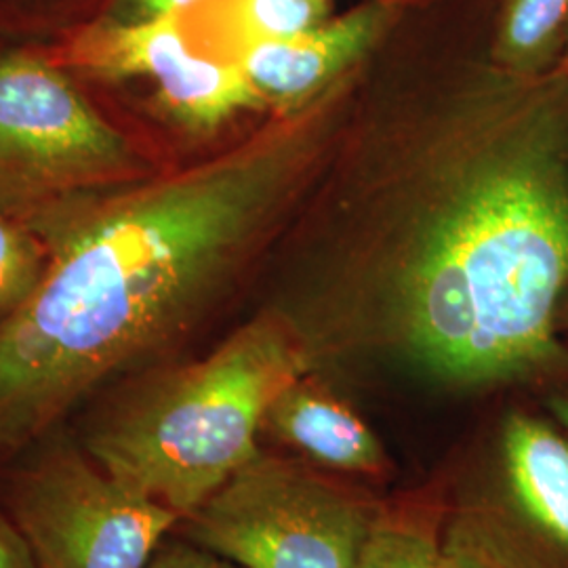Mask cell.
<instances>
[{"label": "cell", "instance_id": "1", "mask_svg": "<svg viewBox=\"0 0 568 568\" xmlns=\"http://www.w3.org/2000/svg\"><path fill=\"white\" fill-rule=\"evenodd\" d=\"M297 152L265 135L74 215L0 321V469L192 331L264 232Z\"/></svg>", "mask_w": 568, "mask_h": 568}, {"label": "cell", "instance_id": "2", "mask_svg": "<svg viewBox=\"0 0 568 568\" xmlns=\"http://www.w3.org/2000/svg\"><path fill=\"white\" fill-rule=\"evenodd\" d=\"M493 89L476 131L417 209L389 283L406 358L457 387L567 363L568 70Z\"/></svg>", "mask_w": 568, "mask_h": 568}, {"label": "cell", "instance_id": "3", "mask_svg": "<svg viewBox=\"0 0 568 568\" xmlns=\"http://www.w3.org/2000/svg\"><path fill=\"white\" fill-rule=\"evenodd\" d=\"M305 366L288 325L262 316L194 365L110 387L74 434L122 485L185 520L262 453L265 415Z\"/></svg>", "mask_w": 568, "mask_h": 568}, {"label": "cell", "instance_id": "4", "mask_svg": "<svg viewBox=\"0 0 568 568\" xmlns=\"http://www.w3.org/2000/svg\"><path fill=\"white\" fill-rule=\"evenodd\" d=\"M0 509L37 568H143L182 525L103 469L65 427L0 469Z\"/></svg>", "mask_w": 568, "mask_h": 568}, {"label": "cell", "instance_id": "5", "mask_svg": "<svg viewBox=\"0 0 568 568\" xmlns=\"http://www.w3.org/2000/svg\"><path fill=\"white\" fill-rule=\"evenodd\" d=\"M377 514L354 490L260 453L180 527L239 568H352Z\"/></svg>", "mask_w": 568, "mask_h": 568}, {"label": "cell", "instance_id": "6", "mask_svg": "<svg viewBox=\"0 0 568 568\" xmlns=\"http://www.w3.org/2000/svg\"><path fill=\"white\" fill-rule=\"evenodd\" d=\"M131 143L58 65L0 60V204L49 203L131 183Z\"/></svg>", "mask_w": 568, "mask_h": 568}, {"label": "cell", "instance_id": "7", "mask_svg": "<svg viewBox=\"0 0 568 568\" xmlns=\"http://www.w3.org/2000/svg\"><path fill=\"white\" fill-rule=\"evenodd\" d=\"M65 63L110 81L152 79L164 110L192 131H213L265 103L239 63L192 53L180 18L93 26L68 47Z\"/></svg>", "mask_w": 568, "mask_h": 568}, {"label": "cell", "instance_id": "8", "mask_svg": "<svg viewBox=\"0 0 568 568\" xmlns=\"http://www.w3.org/2000/svg\"><path fill=\"white\" fill-rule=\"evenodd\" d=\"M396 7L373 0L293 39L248 41L236 63L265 102H305L365 58L386 34Z\"/></svg>", "mask_w": 568, "mask_h": 568}, {"label": "cell", "instance_id": "9", "mask_svg": "<svg viewBox=\"0 0 568 568\" xmlns=\"http://www.w3.org/2000/svg\"><path fill=\"white\" fill-rule=\"evenodd\" d=\"M264 429L321 466L373 476L386 469L384 447L373 429L342 400L304 377L284 389L265 415Z\"/></svg>", "mask_w": 568, "mask_h": 568}, {"label": "cell", "instance_id": "10", "mask_svg": "<svg viewBox=\"0 0 568 568\" xmlns=\"http://www.w3.org/2000/svg\"><path fill=\"white\" fill-rule=\"evenodd\" d=\"M501 462L528 527L568 556V438L544 419L511 413L501 429Z\"/></svg>", "mask_w": 568, "mask_h": 568}, {"label": "cell", "instance_id": "11", "mask_svg": "<svg viewBox=\"0 0 568 568\" xmlns=\"http://www.w3.org/2000/svg\"><path fill=\"white\" fill-rule=\"evenodd\" d=\"M568 32V0H506L493 44L511 77H537L558 65Z\"/></svg>", "mask_w": 568, "mask_h": 568}, {"label": "cell", "instance_id": "12", "mask_svg": "<svg viewBox=\"0 0 568 568\" xmlns=\"http://www.w3.org/2000/svg\"><path fill=\"white\" fill-rule=\"evenodd\" d=\"M443 544L426 509L377 514L352 568H440Z\"/></svg>", "mask_w": 568, "mask_h": 568}, {"label": "cell", "instance_id": "13", "mask_svg": "<svg viewBox=\"0 0 568 568\" xmlns=\"http://www.w3.org/2000/svg\"><path fill=\"white\" fill-rule=\"evenodd\" d=\"M49 262V251L28 227L0 211V321L32 293Z\"/></svg>", "mask_w": 568, "mask_h": 568}, {"label": "cell", "instance_id": "14", "mask_svg": "<svg viewBox=\"0 0 568 568\" xmlns=\"http://www.w3.org/2000/svg\"><path fill=\"white\" fill-rule=\"evenodd\" d=\"M333 0H241L239 26L248 41H281L331 20Z\"/></svg>", "mask_w": 568, "mask_h": 568}, {"label": "cell", "instance_id": "15", "mask_svg": "<svg viewBox=\"0 0 568 568\" xmlns=\"http://www.w3.org/2000/svg\"><path fill=\"white\" fill-rule=\"evenodd\" d=\"M440 568H530L527 562L509 554V549L493 541L490 535L469 532H453L447 546H443Z\"/></svg>", "mask_w": 568, "mask_h": 568}, {"label": "cell", "instance_id": "16", "mask_svg": "<svg viewBox=\"0 0 568 568\" xmlns=\"http://www.w3.org/2000/svg\"><path fill=\"white\" fill-rule=\"evenodd\" d=\"M143 568H239L192 541L163 544Z\"/></svg>", "mask_w": 568, "mask_h": 568}, {"label": "cell", "instance_id": "17", "mask_svg": "<svg viewBox=\"0 0 568 568\" xmlns=\"http://www.w3.org/2000/svg\"><path fill=\"white\" fill-rule=\"evenodd\" d=\"M0 568H37L18 528L0 509Z\"/></svg>", "mask_w": 568, "mask_h": 568}, {"label": "cell", "instance_id": "18", "mask_svg": "<svg viewBox=\"0 0 568 568\" xmlns=\"http://www.w3.org/2000/svg\"><path fill=\"white\" fill-rule=\"evenodd\" d=\"M199 0H124L126 21L161 20L180 18V13L190 9Z\"/></svg>", "mask_w": 568, "mask_h": 568}, {"label": "cell", "instance_id": "19", "mask_svg": "<svg viewBox=\"0 0 568 568\" xmlns=\"http://www.w3.org/2000/svg\"><path fill=\"white\" fill-rule=\"evenodd\" d=\"M549 408H551L554 417H556L562 426L567 427L568 432V396H554V398L549 400Z\"/></svg>", "mask_w": 568, "mask_h": 568}, {"label": "cell", "instance_id": "20", "mask_svg": "<svg viewBox=\"0 0 568 568\" xmlns=\"http://www.w3.org/2000/svg\"><path fill=\"white\" fill-rule=\"evenodd\" d=\"M560 326H567L568 328V297L565 300L562 310H560Z\"/></svg>", "mask_w": 568, "mask_h": 568}, {"label": "cell", "instance_id": "21", "mask_svg": "<svg viewBox=\"0 0 568 568\" xmlns=\"http://www.w3.org/2000/svg\"><path fill=\"white\" fill-rule=\"evenodd\" d=\"M565 51H567V65H565V68H567V70H568V32H567V42H565Z\"/></svg>", "mask_w": 568, "mask_h": 568}, {"label": "cell", "instance_id": "22", "mask_svg": "<svg viewBox=\"0 0 568 568\" xmlns=\"http://www.w3.org/2000/svg\"><path fill=\"white\" fill-rule=\"evenodd\" d=\"M394 2H396V0H394Z\"/></svg>", "mask_w": 568, "mask_h": 568}]
</instances>
